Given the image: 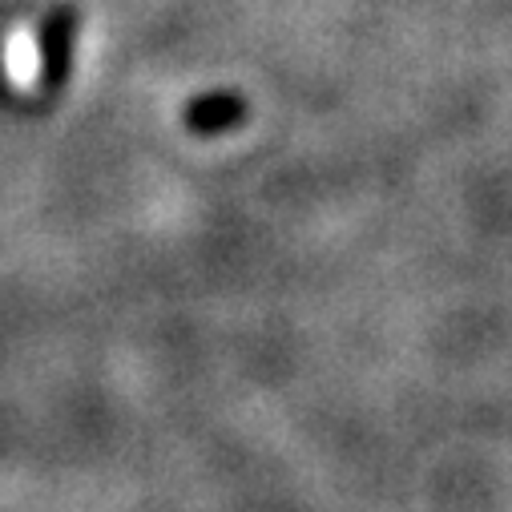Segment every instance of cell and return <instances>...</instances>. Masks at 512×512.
Returning <instances> with one entry per match:
<instances>
[{
	"label": "cell",
	"instance_id": "obj_2",
	"mask_svg": "<svg viewBox=\"0 0 512 512\" xmlns=\"http://www.w3.org/2000/svg\"><path fill=\"white\" fill-rule=\"evenodd\" d=\"M234 113H238V109H234L230 101L206 97V101H198V105L190 109V125H194V130H218V125H226Z\"/></svg>",
	"mask_w": 512,
	"mask_h": 512
},
{
	"label": "cell",
	"instance_id": "obj_1",
	"mask_svg": "<svg viewBox=\"0 0 512 512\" xmlns=\"http://www.w3.org/2000/svg\"><path fill=\"white\" fill-rule=\"evenodd\" d=\"M73 37H77V9H57L45 25L41 37V81L45 89H61L65 73H69V57H73Z\"/></svg>",
	"mask_w": 512,
	"mask_h": 512
}]
</instances>
